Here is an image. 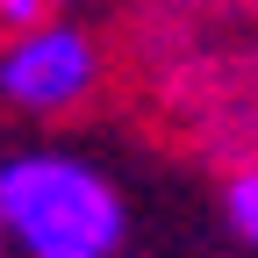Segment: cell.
I'll return each instance as SVG.
<instances>
[{
  "label": "cell",
  "instance_id": "obj_1",
  "mask_svg": "<svg viewBox=\"0 0 258 258\" xmlns=\"http://www.w3.org/2000/svg\"><path fill=\"white\" fill-rule=\"evenodd\" d=\"M0 230L22 258H122L129 201L72 151H15L0 165Z\"/></svg>",
  "mask_w": 258,
  "mask_h": 258
},
{
  "label": "cell",
  "instance_id": "obj_2",
  "mask_svg": "<svg viewBox=\"0 0 258 258\" xmlns=\"http://www.w3.org/2000/svg\"><path fill=\"white\" fill-rule=\"evenodd\" d=\"M101 86V43L79 22H29L0 36V101L22 115H72Z\"/></svg>",
  "mask_w": 258,
  "mask_h": 258
},
{
  "label": "cell",
  "instance_id": "obj_3",
  "mask_svg": "<svg viewBox=\"0 0 258 258\" xmlns=\"http://www.w3.org/2000/svg\"><path fill=\"white\" fill-rule=\"evenodd\" d=\"M222 215H230V237L258 251V165H237L222 186Z\"/></svg>",
  "mask_w": 258,
  "mask_h": 258
},
{
  "label": "cell",
  "instance_id": "obj_4",
  "mask_svg": "<svg viewBox=\"0 0 258 258\" xmlns=\"http://www.w3.org/2000/svg\"><path fill=\"white\" fill-rule=\"evenodd\" d=\"M64 8H72V0H0V36H8V29H29V22H50Z\"/></svg>",
  "mask_w": 258,
  "mask_h": 258
},
{
  "label": "cell",
  "instance_id": "obj_5",
  "mask_svg": "<svg viewBox=\"0 0 258 258\" xmlns=\"http://www.w3.org/2000/svg\"><path fill=\"white\" fill-rule=\"evenodd\" d=\"M8 244H15V237H8V230H0V258H8Z\"/></svg>",
  "mask_w": 258,
  "mask_h": 258
}]
</instances>
